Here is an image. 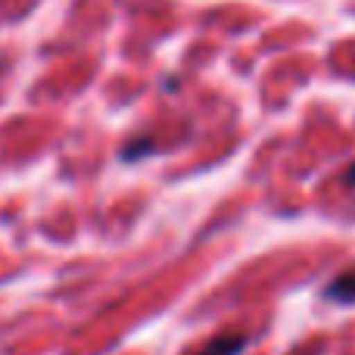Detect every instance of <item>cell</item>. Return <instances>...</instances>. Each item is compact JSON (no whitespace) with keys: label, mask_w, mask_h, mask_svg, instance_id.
<instances>
[{"label":"cell","mask_w":355,"mask_h":355,"mask_svg":"<svg viewBox=\"0 0 355 355\" xmlns=\"http://www.w3.org/2000/svg\"><path fill=\"white\" fill-rule=\"evenodd\" d=\"M324 296L334 302H355V268L334 277V281L327 284Z\"/></svg>","instance_id":"obj_2"},{"label":"cell","mask_w":355,"mask_h":355,"mask_svg":"<svg viewBox=\"0 0 355 355\" xmlns=\"http://www.w3.org/2000/svg\"><path fill=\"white\" fill-rule=\"evenodd\" d=\"M346 184H349V187L355 190V166L349 168V172H346Z\"/></svg>","instance_id":"obj_4"},{"label":"cell","mask_w":355,"mask_h":355,"mask_svg":"<svg viewBox=\"0 0 355 355\" xmlns=\"http://www.w3.org/2000/svg\"><path fill=\"white\" fill-rule=\"evenodd\" d=\"M246 349V337L243 334H218L209 343H202L193 355H240Z\"/></svg>","instance_id":"obj_1"},{"label":"cell","mask_w":355,"mask_h":355,"mask_svg":"<svg viewBox=\"0 0 355 355\" xmlns=\"http://www.w3.org/2000/svg\"><path fill=\"white\" fill-rule=\"evenodd\" d=\"M153 141H150V137H141V141H137V144H128V147H125L122 150V156H125V159H137V156H141V153H153Z\"/></svg>","instance_id":"obj_3"}]
</instances>
